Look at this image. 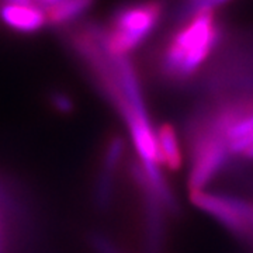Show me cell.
Here are the masks:
<instances>
[{"instance_id": "cell-6", "label": "cell", "mask_w": 253, "mask_h": 253, "mask_svg": "<svg viewBox=\"0 0 253 253\" xmlns=\"http://www.w3.org/2000/svg\"><path fill=\"white\" fill-rule=\"evenodd\" d=\"M96 0H58L46 6V21L48 26L61 27L69 24L76 18L84 16L93 7Z\"/></svg>"}, {"instance_id": "cell-9", "label": "cell", "mask_w": 253, "mask_h": 253, "mask_svg": "<svg viewBox=\"0 0 253 253\" xmlns=\"http://www.w3.org/2000/svg\"><path fill=\"white\" fill-rule=\"evenodd\" d=\"M49 101H51L52 107L61 114H71L75 107L72 97L61 90L52 91L49 96Z\"/></svg>"}, {"instance_id": "cell-3", "label": "cell", "mask_w": 253, "mask_h": 253, "mask_svg": "<svg viewBox=\"0 0 253 253\" xmlns=\"http://www.w3.org/2000/svg\"><path fill=\"white\" fill-rule=\"evenodd\" d=\"M190 201L206 214L211 215L239 238H252L253 206L245 200L210 193L206 190L190 191Z\"/></svg>"}, {"instance_id": "cell-1", "label": "cell", "mask_w": 253, "mask_h": 253, "mask_svg": "<svg viewBox=\"0 0 253 253\" xmlns=\"http://www.w3.org/2000/svg\"><path fill=\"white\" fill-rule=\"evenodd\" d=\"M221 26L217 13H197L183 18L163 46L161 71L173 81H186L199 72L217 48Z\"/></svg>"}, {"instance_id": "cell-13", "label": "cell", "mask_w": 253, "mask_h": 253, "mask_svg": "<svg viewBox=\"0 0 253 253\" xmlns=\"http://www.w3.org/2000/svg\"><path fill=\"white\" fill-rule=\"evenodd\" d=\"M187 1H194V0H187Z\"/></svg>"}, {"instance_id": "cell-2", "label": "cell", "mask_w": 253, "mask_h": 253, "mask_svg": "<svg viewBox=\"0 0 253 253\" xmlns=\"http://www.w3.org/2000/svg\"><path fill=\"white\" fill-rule=\"evenodd\" d=\"M165 14L163 0H138L120 6L107 27L96 28L104 49L114 56H128L159 27Z\"/></svg>"}, {"instance_id": "cell-11", "label": "cell", "mask_w": 253, "mask_h": 253, "mask_svg": "<svg viewBox=\"0 0 253 253\" xmlns=\"http://www.w3.org/2000/svg\"><path fill=\"white\" fill-rule=\"evenodd\" d=\"M253 144V134L251 136H248V138H245L242 141H238V142H232V144H229V152L231 154H244V151L248 148V146H251Z\"/></svg>"}, {"instance_id": "cell-4", "label": "cell", "mask_w": 253, "mask_h": 253, "mask_svg": "<svg viewBox=\"0 0 253 253\" xmlns=\"http://www.w3.org/2000/svg\"><path fill=\"white\" fill-rule=\"evenodd\" d=\"M231 156L229 146L224 138L200 134L193 142V165L189 174L190 191L206 190Z\"/></svg>"}, {"instance_id": "cell-8", "label": "cell", "mask_w": 253, "mask_h": 253, "mask_svg": "<svg viewBox=\"0 0 253 253\" xmlns=\"http://www.w3.org/2000/svg\"><path fill=\"white\" fill-rule=\"evenodd\" d=\"M126 151V142L123 138L114 136L109 141V144L106 146V151L101 158V168L100 172L110 173V174H116L118 166L121 163V159L124 156Z\"/></svg>"}, {"instance_id": "cell-12", "label": "cell", "mask_w": 253, "mask_h": 253, "mask_svg": "<svg viewBox=\"0 0 253 253\" xmlns=\"http://www.w3.org/2000/svg\"><path fill=\"white\" fill-rule=\"evenodd\" d=\"M244 156H246L248 159H253V144L251 146H248L246 149L244 151Z\"/></svg>"}, {"instance_id": "cell-7", "label": "cell", "mask_w": 253, "mask_h": 253, "mask_svg": "<svg viewBox=\"0 0 253 253\" xmlns=\"http://www.w3.org/2000/svg\"><path fill=\"white\" fill-rule=\"evenodd\" d=\"M156 139L161 154V163L169 170H179L183 166V154L174 128L169 124L161 126L156 131Z\"/></svg>"}, {"instance_id": "cell-5", "label": "cell", "mask_w": 253, "mask_h": 253, "mask_svg": "<svg viewBox=\"0 0 253 253\" xmlns=\"http://www.w3.org/2000/svg\"><path fill=\"white\" fill-rule=\"evenodd\" d=\"M0 21L7 28L20 34H33L48 26L45 9L40 3H0Z\"/></svg>"}, {"instance_id": "cell-10", "label": "cell", "mask_w": 253, "mask_h": 253, "mask_svg": "<svg viewBox=\"0 0 253 253\" xmlns=\"http://www.w3.org/2000/svg\"><path fill=\"white\" fill-rule=\"evenodd\" d=\"M90 245L97 253H123L107 236L101 234H93L90 236Z\"/></svg>"}]
</instances>
